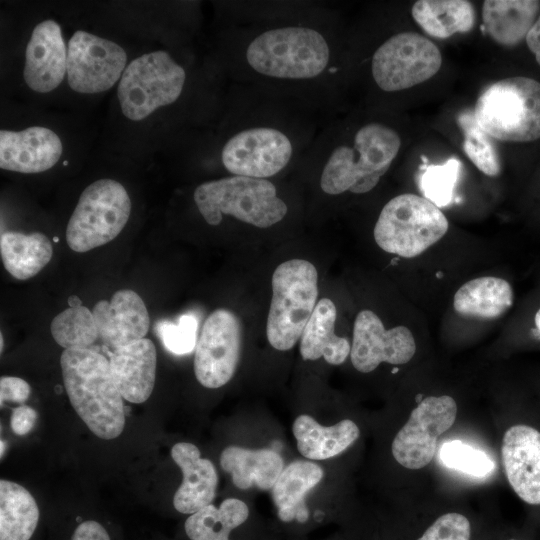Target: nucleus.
<instances>
[{"label": "nucleus", "instance_id": "nucleus-1", "mask_svg": "<svg viewBox=\"0 0 540 540\" xmlns=\"http://www.w3.org/2000/svg\"><path fill=\"white\" fill-rule=\"evenodd\" d=\"M244 79L274 92H318L337 71L327 20L303 13L244 30Z\"/></svg>", "mask_w": 540, "mask_h": 540}, {"label": "nucleus", "instance_id": "nucleus-2", "mask_svg": "<svg viewBox=\"0 0 540 540\" xmlns=\"http://www.w3.org/2000/svg\"><path fill=\"white\" fill-rule=\"evenodd\" d=\"M400 147V136L393 128L370 122L359 127L350 141L329 145L320 139L307 155L322 159L319 186L323 193L365 194L378 185Z\"/></svg>", "mask_w": 540, "mask_h": 540}, {"label": "nucleus", "instance_id": "nucleus-3", "mask_svg": "<svg viewBox=\"0 0 540 540\" xmlns=\"http://www.w3.org/2000/svg\"><path fill=\"white\" fill-rule=\"evenodd\" d=\"M60 365L69 401L89 430L105 440L118 437L125 410L109 360L92 348L65 349Z\"/></svg>", "mask_w": 540, "mask_h": 540}, {"label": "nucleus", "instance_id": "nucleus-4", "mask_svg": "<svg viewBox=\"0 0 540 540\" xmlns=\"http://www.w3.org/2000/svg\"><path fill=\"white\" fill-rule=\"evenodd\" d=\"M301 130L282 116H244V124L222 146L224 168L234 176L268 179L303 155Z\"/></svg>", "mask_w": 540, "mask_h": 540}, {"label": "nucleus", "instance_id": "nucleus-5", "mask_svg": "<svg viewBox=\"0 0 540 540\" xmlns=\"http://www.w3.org/2000/svg\"><path fill=\"white\" fill-rule=\"evenodd\" d=\"M193 198L201 216L212 226L227 215L257 228H269L288 213L286 202L268 179L231 175L207 181L196 187Z\"/></svg>", "mask_w": 540, "mask_h": 540}, {"label": "nucleus", "instance_id": "nucleus-6", "mask_svg": "<svg viewBox=\"0 0 540 540\" xmlns=\"http://www.w3.org/2000/svg\"><path fill=\"white\" fill-rule=\"evenodd\" d=\"M473 112L491 138L504 142L540 139V82L524 76L494 82L480 94Z\"/></svg>", "mask_w": 540, "mask_h": 540}, {"label": "nucleus", "instance_id": "nucleus-7", "mask_svg": "<svg viewBox=\"0 0 540 540\" xmlns=\"http://www.w3.org/2000/svg\"><path fill=\"white\" fill-rule=\"evenodd\" d=\"M272 300L266 334L270 345L290 350L301 337L318 297V273L303 259L281 263L272 275Z\"/></svg>", "mask_w": 540, "mask_h": 540}, {"label": "nucleus", "instance_id": "nucleus-8", "mask_svg": "<svg viewBox=\"0 0 540 540\" xmlns=\"http://www.w3.org/2000/svg\"><path fill=\"white\" fill-rule=\"evenodd\" d=\"M443 212L425 197L400 194L380 211L373 235L387 253L413 258L437 243L448 231Z\"/></svg>", "mask_w": 540, "mask_h": 540}, {"label": "nucleus", "instance_id": "nucleus-9", "mask_svg": "<svg viewBox=\"0 0 540 540\" xmlns=\"http://www.w3.org/2000/svg\"><path fill=\"white\" fill-rule=\"evenodd\" d=\"M131 212L124 186L100 179L87 186L68 221L66 241L70 249L83 253L102 246L119 235Z\"/></svg>", "mask_w": 540, "mask_h": 540}, {"label": "nucleus", "instance_id": "nucleus-10", "mask_svg": "<svg viewBox=\"0 0 540 540\" xmlns=\"http://www.w3.org/2000/svg\"><path fill=\"white\" fill-rule=\"evenodd\" d=\"M186 72L168 52L155 51L134 59L124 70L117 95L123 114L134 121L174 103L181 95Z\"/></svg>", "mask_w": 540, "mask_h": 540}, {"label": "nucleus", "instance_id": "nucleus-11", "mask_svg": "<svg viewBox=\"0 0 540 540\" xmlns=\"http://www.w3.org/2000/svg\"><path fill=\"white\" fill-rule=\"evenodd\" d=\"M442 56L428 38L402 32L386 39L371 58V75L384 92H397L418 85L440 69Z\"/></svg>", "mask_w": 540, "mask_h": 540}, {"label": "nucleus", "instance_id": "nucleus-12", "mask_svg": "<svg viewBox=\"0 0 540 540\" xmlns=\"http://www.w3.org/2000/svg\"><path fill=\"white\" fill-rule=\"evenodd\" d=\"M456 414L453 397L424 398L393 439L391 452L397 463L411 470L428 465L435 455L438 437L452 427Z\"/></svg>", "mask_w": 540, "mask_h": 540}, {"label": "nucleus", "instance_id": "nucleus-13", "mask_svg": "<svg viewBox=\"0 0 540 540\" xmlns=\"http://www.w3.org/2000/svg\"><path fill=\"white\" fill-rule=\"evenodd\" d=\"M241 338V324L233 312L217 309L207 317L194 357V373L202 386L216 389L230 381L239 361Z\"/></svg>", "mask_w": 540, "mask_h": 540}, {"label": "nucleus", "instance_id": "nucleus-14", "mask_svg": "<svg viewBox=\"0 0 540 540\" xmlns=\"http://www.w3.org/2000/svg\"><path fill=\"white\" fill-rule=\"evenodd\" d=\"M126 61V52L118 44L78 30L68 43V84L79 93L106 91L122 77Z\"/></svg>", "mask_w": 540, "mask_h": 540}, {"label": "nucleus", "instance_id": "nucleus-15", "mask_svg": "<svg viewBox=\"0 0 540 540\" xmlns=\"http://www.w3.org/2000/svg\"><path fill=\"white\" fill-rule=\"evenodd\" d=\"M416 352L410 329L399 325L385 329L381 319L371 310L360 311L354 321L350 351L352 365L362 373L375 370L380 363H408Z\"/></svg>", "mask_w": 540, "mask_h": 540}, {"label": "nucleus", "instance_id": "nucleus-16", "mask_svg": "<svg viewBox=\"0 0 540 540\" xmlns=\"http://www.w3.org/2000/svg\"><path fill=\"white\" fill-rule=\"evenodd\" d=\"M522 420L503 434L501 458L507 481L529 507L540 510V425Z\"/></svg>", "mask_w": 540, "mask_h": 540}, {"label": "nucleus", "instance_id": "nucleus-17", "mask_svg": "<svg viewBox=\"0 0 540 540\" xmlns=\"http://www.w3.org/2000/svg\"><path fill=\"white\" fill-rule=\"evenodd\" d=\"M92 313L99 338L113 349L143 339L149 329L146 305L133 290L116 291L109 301L97 302Z\"/></svg>", "mask_w": 540, "mask_h": 540}, {"label": "nucleus", "instance_id": "nucleus-18", "mask_svg": "<svg viewBox=\"0 0 540 540\" xmlns=\"http://www.w3.org/2000/svg\"><path fill=\"white\" fill-rule=\"evenodd\" d=\"M25 56L23 75L32 90L47 93L62 82L67 70V52L56 21L44 20L35 26Z\"/></svg>", "mask_w": 540, "mask_h": 540}, {"label": "nucleus", "instance_id": "nucleus-19", "mask_svg": "<svg viewBox=\"0 0 540 540\" xmlns=\"http://www.w3.org/2000/svg\"><path fill=\"white\" fill-rule=\"evenodd\" d=\"M62 154L60 138L52 130L33 126L0 131V167L20 173H39L53 167Z\"/></svg>", "mask_w": 540, "mask_h": 540}, {"label": "nucleus", "instance_id": "nucleus-20", "mask_svg": "<svg viewBox=\"0 0 540 540\" xmlns=\"http://www.w3.org/2000/svg\"><path fill=\"white\" fill-rule=\"evenodd\" d=\"M109 365L123 399L143 403L151 395L156 378L157 352L147 338L109 352Z\"/></svg>", "mask_w": 540, "mask_h": 540}, {"label": "nucleus", "instance_id": "nucleus-21", "mask_svg": "<svg viewBox=\"0 0 540 540\" xmlns=\"http://www.w3.org/2000/svg\"><path fill=\"white\" fill-rule=\"evenodd\" d=\"M171 457L183 475L182 483L173 497L174 508L191 515L212 504L218 485L213 463L201 458L199 449L187 442L176 443L171 448Z\"/></svg>", "mask_w": 540, "mask_h": 540}, {"label": "nucleus", "instance_id": "nucleus-22", "mask_svg": "<svg viewBox=\"0 0 540 540\" xmlns=\"http://www.w3.org/2000/svg\"><path fill=\"white\" fill-rule=\"evenodd\" d=\"M514 303L512 285L504 278L478 277L464 283L453 298L454 310L478 320H494L508 312Z\"/></svg>", "mask_w": 540, "mask_h": 540}, {"label": "nucleus", "instance_id": "nucleus-23", "mask_svg": "<svg viewBox=\"0 0 540 540\" xmlns=\"http://www.w3.org/2000/svg\"><path fill=\"white\" fill-rule=\"evenodd\" d=\"M220 465L232 475L234 485L240 489L253 486L272 489L284 469L283 459L276 451L239 446L225 448L220 455Z\"/></svg>", "mask_w": 540, "mask_h": 540}, {"label": "nucleus", "instance_id": "nucleus-24", "mask_svg": "<svg viewBox=\"0 0 540 540\" xmlns=\"http://www.w3.org/2000/svg\"><path fill=\"white\" fill-rule=\"evenodd\" d=\"M337 311L328 298L320 299L307 322L300 342V354L304 360L321 357L331 365H340L348 357L351 345L347 338L334 332Z\"/></svg>", "mask_w": 540, "mask_h": 540}, {"label": "nucleus", "instance_id": "nucleus-25", "mask_svg": "<svg viewBox=\"0 0 540 540\" xmlns=\"http://www.w3.org/2000/svg\"><path fill=\"white\" fill-rule=\"evenodd\" d=\"M540 10L536 0H487L482 5L483 29L503 46L519 44L534 25Z\"/></svg>", "mask_w": 540, "mask_h": 540}, {"label": "nucleus", "instance_id": "nucleus-26", "mask_svg": "<svg viewBox=\"0 0 540 540\" xmlns=\"http://www.w3.org/2000/svg\"><path fill=\"white\" fill-rule=\"evenodd\" d=\"M292 431L298 451L312 460H325L342 453L360 435L358 426L352 420L345 419L333 426L324 427L309 415L298 416Z\"/></svg>", "mask_w": 540, "mask_h": 540}, {"label": "nucleus", "instance_id": "nucleus-27", "mask_svg": "<svg viewBox=\"0 0 540 540\" xmlns=\"http://www.w3.org/2000/svg\"><path fill=\"white\" fill-rule=\"evenodd\" d=\"M322 477V468L310 461L297 460L283 469L272 487V499L280 520L284 522L307 520L305 496Z\"/></svg>", "mask_w": 540, "mask_h": 540}, {"label": "nucleus", "instance_id": "nucleus-28", "mask_svg": "<svg viewBox=\"0 0 540 540\" xmlns=\"http://www.w3.org/2000/svg\"><path fill=\"white\" fill-rule=\"evenodd\" d=\"M0 252L5 269L14 278L26 280L39 273L51 260L53 247L41 232L24 234L6 231L0 237Z\"/></svg>", "mask_w": 540, "mask_h": 540}, {"label": "nucleus", "instance_id": "nucleus-29", "mask_svg": "<svg viewBox=\"0 0 540 540\" xmlns=\"http://www.w3.org/2000/svg\"><path fill=\"white\" fill-rule=\"evenodd\" d=\"M415 22L434 38L466 33L475 24V10L466 0H419L411 9Z\"/></svg>", "mask_w": 540, "mask_h": 540}, {"label": "nucleus", "instance_id": "nucleus-30", "mask_svg": "<svg viewBox=\"0 0 540 540\" xmlns=\"http://www.w3.org/2000/svg\"><path fill=\"white\" fill-rule=\"evenodd\" d=\"M39 520L34 497L23 486L0 481V540H29Z\"/></svg>", "mask_w": 540, "mask_h": 540}, {"label": "nucleus", "instance_id": "nucleus-31", "mask_svg": "<svg viewBox=\"0 0 540 540\" xmlns=\"http://www.w3.org/2000/svg\"><path fill=\"white\" fill-rule=\"evenodd\" d=\"M248 515L244 501L227 498L219 508L210 504L191 514L185 521V532L191 540H229L230 532L243 524Z\"/></svg>", "mask_w": 540, "mask_h": 540}, {"label": "nucleus", "instance_id": "nucleus-32", "mask_svg": "<svg viewBox=\"0 0 540 540\" xmlns=\"http://www.w3.org/2000/svg\"><path fill=\"white\" fill-rule=\"evenodd\" d=\"M50 330L56 343L65 349L92 348L99 338L93 313L85 306L60 312L52 320Z\"/></svg>", "mask_w": 540, "mask_h": 540}, {"label": "nucleus", "instance_id": "nucleus-33", "mask_svg": "<svg viewBox=\"0 0 540 540\" xmlns=\"http://www.w3.org/2000/svg\"><path fill=\"white\" fill-rule=\"evenodd\" d=\"M457 120L464 137V153L482 173L490 177L498 176L501 163L496 148L491 137L477 124L474 112L464 111Z\"/></svg>", "mask_w": 540, "mask_h": 540}, {"label": "nucleus", "instance_id": "nucleus-34", "mask_svg": "<svg viewBox=\"0 0 540 540\" xmlns=\"http://www.w3.org/2000/svg\"><path fill=\"white\" fill-rule=\"evenodd\" d=\"M460 170L461 162L455 157L442 164L424 167L420 176V187L424 197L437 207L449 205L454 198Z\"/></svg>", "mask_w": 540, "mask_h": 540}, {"label": "nucleus", "instance_id": "nucleus-35", "mask_svg": "<svg viewBox=\"0 0 540 540\" xmlns=\"http://www.w3.org/2000/svg\"><path fill=\"white\" fill-rule=\"evenodd\" d=\"M439 457L446 467L475 477H485L495 468L494 462L485 452L460 440L445 442L440 448Z\"/></svg>", "mask_w": 540, "mask_h": 540}, {"label": "nucleus", "instance_id": "nucleus-36", "mask_svg": "<svg viewBox=\"0 0 540 540\" xmlns=\"http://www.w3.org/2000/svg\"><path fill=\"white\" fill-rule=\"evenodd\" d=\"M157 335L171 353H191L197 344L198 320L194 315H182L177 322L160 320L155 325Z\"/></svg>", "mask_w": 540, "mask_h": 540}, {"label": "nucleus", "instance_id": "nucleus-37", "mask_svg": "<svg viewBox=\"0 0 540 540\" xmlns=\"http://www.w3.org/2000/svg\"><path fill=\"white\" fill-rule=\"evenodd\" d=\"M412 540H473V525L465 514L449 511L413 533Z\"/></svg>", "mask_w": 540, "mask_h": 540}, {"label": "nucleus", "instance_id": "nucleus-38", "mask_svg": "<svg viewBox=\"0 0 540 540\" xmlns=\"http://www.w3.org/2000/svg\"><path fill=\"white\" fill-rule=\"evenodd\" d=\"M31 387L23 379L14 376H3L0 379V401L23 404L30 396Z\"/></svg>", "mask_w": 540, "mask_h": 540}, {"label": "nucleus", "instance_id": "nucleus-39", "mask_svg": "<svg viewBox=\"0 0 540 540\" xmlns=\"http://www.w3.org/2000/svg\"><path fill=\"white\" fill-rule=\"evenodd\" d=\"M37 420V412L30 406L21 405L12 411L10 426L17 435H25L31 431Z\"/></svg>", "mask_w": 540, "mask_h": 540}, {"label": "nucleus", "instance_id": "nucleus-40", "mask_svg": "<svg viewBox=\"0 0 540 540\" xmlns=\"http://www.w3.org/2000/svg\"><path fill=\"white\" fill-rule=\"evenodd\" d=\"M71 540H110V537L100 523L87 520L76 527Z\"/></svg>", "mask_w": 540, "mask_h": 540}, {"label": "nucleus", "instance_id": "nucleus-41", "mask_svg": "<svg viewBox=\"0 0 540 540\" xmlns=\"http://www.w3.org/2000/svg\"><path fill=\"white\" fill-rule=\"evenodd\" d=\"M526 43L540 65V15L526 36Z\"/></svg>", "mask_w": 540, "mask_h": 540}, {"label": "nucleus", "instance_id": "nucleus-42", "mask_svg": "<svg viewBox=\"0 0 540 540\" xmlns=\"http://www.w3.org/2000/svg\"><path fill=\"white\" fill-rule=\"evenodd\" d=\"M527 328L526 335H529L532 342L540 344V302L533 307Z\"/></svg>", "mask_w": 540, "mask_h": 540}, {"label": "nucleus", "instance_id": "nucleus-43", "mask_svg": "<svg viewBox=\"0 0 540 540\" xmlns=\"http://www.w3.org/2000/svg\"><path fill=\"white\" fill-rule=\"evenodd\" d=\"M68 305L71 308L80 307L82 306V301L78 296L73 294L68 297Z\"/></svg>", "mask_w": 540, "mask_h": 540}, {"label": "nucleus", "instance_id": "nucleus-44", "mask_svg": "<svg viewBox=\"0 0 540 540\" xmlns=\"http://www.w3.org/2000/svg\"><path fill=\"white\" fill-rule=\"evenodd\" d=\"M0 345H1L0 350L2 352V350H3V336H2V334L0 335Z\"/></svg>", "mask_w": 540, "mask_h": 540}, {"label": "nucleus", "instance_id": "nucleus-45", "mask_svg": "<svg viewBox=\"0 0 540 540\" xmlns=\"http://www.w3.org/2000/svg\"><path fill=\"white\" fill-rule=\"evenodd\" d=\"M504 540H521V539H519V538H517V537H509V538H506V539H504Z\"/></svg>", "mask_w": 540, "mask_h": 540}, {"label": "nucleus", "instance_id": "nucleus-46", "mask_svg": "<svg viewBox=\"0 0 540 540\" xmlns=\"http://www.w3.org/2000/svg\"><path fill=\"white\" fill-rule=\"evenodd\" d=\"M53 241H54V242H58V238H57V237H54V238H53Z\"/></svg>", "mask_w": 540, "mask_h": 540}, {"label": "nucleus", "instance_id": "nucleus-47", "mask_svg": "<svg viewBox=\"0 0 540 540\" xmlns=\"http://www.w3.org/2000/svg\"><path fill=\"white\" fill-rule=\"evenodd\" d=\"M538 383H539V384H538V389L540 390V378H539V380H538Z\"/></svg>", "mask_w": 540, "mask_h": 540}]
</instances>
